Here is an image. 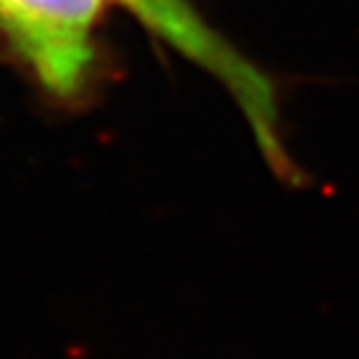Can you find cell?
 Masks as SVG:
<instances>
[{
    "instance_id": "obj_1",
    "label": "cell",
    "mask_w": 359,
    "mask_h": 359,
    "mask_svg": "<svg viewBox=\"0 0 359 359\" xmlns=\"http://www.w3.org/2000/svg\"><path fill=\"white\" fill-rule=\"evenodd\" d=\"M107 3L112 0H0V35L45 93L80 100L95 75V33Z\"/></svg>"
}]
</instances>
